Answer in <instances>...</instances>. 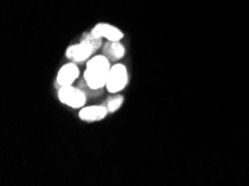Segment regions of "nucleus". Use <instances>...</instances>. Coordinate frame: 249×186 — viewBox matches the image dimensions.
<instances>
[{
    "instance_id": "f257e3e1",
    "label": "nucleus",
    "mask_w": 249,
    "mask_h": 186,
    "mask_svg": "<svg viewBox=\"0 0 249 186\" xmlns=\"http://www.w3.org/2000/svg\"><path fill=\"white\" fill-rule=\"evenodd\" d=\"M110 63L107 57L95 56L89 59L84 73L85 83L93 89H101L107 86V75L110 73Z\"/></svg>"
},
{
    "instance_id": "f03ea898",
    "label": "nucleus",
    "mask_w": 249,
    "mask_h": 186,
    "mask_svg": "<svg viewBox=\"0 0 249 186\" xmlns=\"http://www.w3.org/2000/svg\"><path fill=\"white\" fill-rule=\"evenodd\" d=\"M127 83V71L126 68L122 64H118L111 67L110 73L107 79V88L110 93H119L126 86Z\"/></svg>"
},
{
    "instance_id": "7ed1b4c3",
    "label": "nucleus",
    "mask_w": 249,
    "mask_h": 186,
    "mask_svg": "<svg viewBox=\"0 0 249 186\" xmlns=\"http://www.w3.org/2000/svg\"><path fill=\"white\" fill-rule=\"evenodd\" d=\"M59 100L70 107L80 108L86 102V95L82 89L75 88L73 86H62L58 92Z\"/></svg>"
},
{
    "instance_id": "20e7f679",
    "label": "nucleus",
    "mask_w": 249,
    "mask_h": 186,
    "mask_svg": "<svg viewBox=\"0 0 249 186\" xmlns=\"http://www.w3.org/2000/svg\"><path fill=\"white\" fill-rule=\"evenodd\" d=\"M95 51L92 45L88 41L82 40L80 44L73 45L67 48L66 51V57L69 59L74 60V62H84Z\"/></svg>"
},
{
    "instance_id": "39448f33",
    "label": "nucleus",
    "mask_w": 249,
    "mask_h": 186,
    "mask_svg": "<svg viewBox=\"0 0 249 186\" xmlns=\"http://www.w3.org/2000/svg\"><path fill=\"white\" fill-rule=\"evenodd\" d=\"M94 36L101 37V38H107V40H114L120 41L124 37L123 33L121 32L119 28L114 27V26L108 25V24H97L95 27L92 29Z\"/></svg>"
},
{
    "instance_id": "423d86ee",
    "label": "nucleus",
    "mask_w": 249,
    "mask_h": 186,
    "mask_svg": "<svg viewBox=\"0 0 249 186\" xmlns=\"http://www.w3.org/2000/svg\"><path fill=\"white\" fill-rule=\"evenodd\" d=\"M80 75V70L74 64H67V65L60 68L57 75V83L59 86H71L75 79Z\"/></svg>"
},
{
    "instance_id": "0eeeda50",
    "label": "nucleus",
    "mask_w": 249,
    "mask_h": 186,
    "mask_svg": "<svg viewBox=\"0 0 249 186\" xmlns=\"http://www.w3.org/2000/svg\"><path fill=\"white\" fill-rule=\"evenodd\" d=\"M107 114L105 106H89L80 112V118L84 121H97L103 119Z\"/></svg>"
},
{
    "instance_id": "6e6552de",
    "label": "nucleus",
    "mask_w": 249,
    "mask_h": 186,
    "mask_svg": "<svg viewBox=\"0 0 249 186\" xmlns=\"http://www.w3.org/2000/svg\"><path fill=\"white\" fill-rule=\"evenodd\" d=\"M104 54L107 59L112 60H119L122 58L125 54V49L121 45L119 41L108 40L107 44L104 45Z\"/></svg>"
},
{
    "instance_id": "1a4fd4ad",
    "label": "nucleus",
    "mask_w": 249,
    "mask_h": 186,
    "mask_svg": "<svg viewBox=\"0 0 249 186\" xmlns=\"http://www.w3.org/2000/svg\"><path fill=\"white\" fill-rule=\"evenodd\" d=\"M123 101H124L123 96H121V95H115V96H112L111 98H108L104 106L107 107V112L113 113L118 111V109L121 107V105L123 104Z\"/></svg>"
},
{
    "instance_id": "9d476101",
    "label": "nucleus",
    "mask_w": 249,
    "mask_h": 186,
    "mask_svg": "<svg viewBox=\"0 0 249 186\" xmlns=\"http://www.w3.org/2000/svg\"><path fill=\"white\" fill-rule=\"evenodd\" d=\"M82 40L88 41V43L92 45L93 48L95 49V51H97V49L102 46V40H103V38L96 37V36H94L92 33H89V34H85V35L83 36Z\"/></svg>"
}]
</instances>
